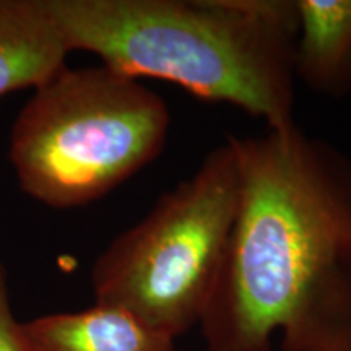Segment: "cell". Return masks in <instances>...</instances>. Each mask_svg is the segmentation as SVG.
Wrapping results in <instances>:
<instances>
[{"instance_id": "cell-1", "label": "cell", "mask_w": 351, "mask_h": 351, "mask_svg": "<svg viewBox=\"0 0 351 351\" xmlns=\"http://www.w3.org/2000/svg\"><path fill=\"white\" fill-rule=\"evenodd\" d=\"M238 213L199 324L207 351H351V156L300 125L230 135Z\"/></svg>"}, {"instance_id": "cell-2", "label": "cell", "mask_w": 351, "mask_h": 351, "mask_svg": "<svg viewBox=\"0 0 351 351\" xmlns=\"http://www.w3.org/2000/svg\"><path fill=\"white\" fill-rule=\"evenodd\" d=\"M65 46L134 80L295 124V0H47Z\"/></svg>"}, {"instance_id": "cell-3", "label": "cell", "mask_w": 351, "mask_h": 351, "mask_svg": "<svg viewBox=\"0 0 351 351\" xmlns=\"http://www.w3.org/2000/svg\"><path fill=\"white\" fill-rule=\"evenodd\" d=\"M169 129L163 96L140 80L104 65H65L16 116L8 158L26 195L51 208H77L152 165Z\"/></svg>"}, {"instance_id": "cell-4", "label": "cell", "mask_w": 351, "mask_h": 351, "mask_svg": "<svg viewBox=\"0 0 351 351\" xmlns=\"http://www.w3.org/2000/svg\"><path fill=\"white\" fill-rule=\"evenodd\" d=\"M241 171L231 138L191 178L114 238L91 267L96 304L124 309L178 340L199 327L238 213Z\"/></svg>"}, {"instance_id": "cell-5", "label": "cell", "mask_w": 351, "mask_h": 351, "mask_svg": "<svg viewBox=\"0 0 351 351\" xmlns=\"http://www.w3.org/2000/svg\"><path fill=\"white\" fill-rule=\"evenodd\" d=\"M23 351H179L176 340L153 330L124 309L95 304L19 322Z\"/></svg>"}, {"instance_id": "cell-6", "label": "cell", "mask_w": 351, "mask_h": 351, "mask_svg": "<svg viewBox=\"0 0 351 351\" xmlns=\"http://www.w3.org/2000/svg\"><path fill=\"white\" fill-rule=\"evenodd\" d=\"M69 54L47 0H0V98L44 85Z\"/></svg>"}, {"instance_id": "cell-7", "label": "cell", "mask_w": 351, "mask_h": 351, "mask_svg": "<svg viewBox=\"0 0 351 351\" xmlns=\"http://www.w3.org/2000/svg\"><path fill=\"white\" fill-rule=\"evenodd\" d=\"M296 82L327 98L351 95V0H295Z\"/></svg>"}, {"instance_id": "cell-8", "label": "cell", "mask_w": 351, "mask_h": 351, "mask_svg": "<svg viewBox=\"0 0 351 351\" xmlns=\"http://www.w3.org/2000/svg\"><path fill=\"white\" fill-rule=\"evenodd\" d=\"M16 326L8 289V275L3 262L0 261V351H23L16 337Z\"/></svg>"}]
</instances>
